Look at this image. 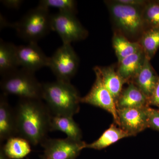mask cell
Here are the masks:
<instances>
[{
	"mask_svg": "<svg viewBox=\"0 0 159 159\" xmlns=\"http://www.w3.org/2000/svg\"><path fill=\"white\" fill-rule=\"evenodd\" d=\"M17 134L31 145L41 144L50 131L52 115L41 99H20L14 109Z\"/></svg>",
	"mask_w": 159,
	"mask_h": 159,
	"instance_id": "obj_1",
	"label": "cell"
},
{
	"mask_svg": "<svg viewBox=\"0 0 159 159\" xmlns=\"http://www.w3.org/2000/svg\"><path fill=\"white\" fill-rule=\"evenodd\" d=\"M42 85L43 99L52 116L73 117L79 112L81 97L70 81L57 80Z\"/></svg>",
	"mask_w": 159,
	"mask_h": 159,
	"instance_id": "obj_2",
	"label": "cell"
},
{
	"mask_svg": "<svg viewBox=\"0 0 159 159\" xmlns=\"http://www.w3.org/2000/svg\"><path fill=\"white\" fill-rule=\"evenodd\" d=\"M34 74L21 68L3 76L1 82L3 94L18 96L20 99L42 100V84Z\"/></svg>",
	"mask_w": 159,
	"mask_h": 159,
	"instance_id": "obj_3",
	"label": "cell"
},
{
	"mask_svg": "<svg viewBox=\"0 0 159 159\" xmlns=\"http://www.w3.org/2000/svg\"><path fill=\"white\" fill-rule=\"evenodd\" d=\"M107 6L118 31L126 38L134 37L146 29L143 9L121 4L116 1L107 2Z\"/></svg>",
	"mask_w": 159,
	"mask_h": 159,
	"instance_id": "obj_4",
	"label": "cell"
},
{
	"mask_svg": "<svg viewBox=\"0 0 159 159\" xmlns=\"http://www.w3.org/2000/svg\"><path fill=\"white\" fill-rule=\"evenodd\" d=\"M12 26L23 39L28 43H37L52 31L51 15L49 9L38 6Z\"/></svg>",
	"mask_w": 159,
	"mask_h": 159,
	"instance_id": "obj_5",
	"label": "cell"
},
{
	"mask_svg": "<svg viewBox=\"0 0 159 159\" xmlns=\"http://www.w3.org/2000/svg\"><path fill=\"white\" fill-rule=\"evenodd\" d=\"M79 63L71 44H62L50 57L48 67L57 80L70 81L77 73Z\"/></svg>",
	"mask_w": 159,
	"mask_h": 159,
	"instance_id": "obj_6",
	"label": "cell"
},
{
	"mask_svg": "<svg viewBox=\"0 0 159 159\" xmlns=\"http://www.w3.org/2000/svg\"><path fill=\"white\" fill-rule=\"evenodd\" d=\"M51 29L58 34L62 44H71L84 39L88 34L75 14L71 12L58 11L51 15Z\"/></svg>",
	"mask_w": 159,
	"mask_h": 159,
	"instance_id": "obj_7",
	"label": "cell"
},
{
	"mask_svg": "<svg viewBox=\"0 0 159 159\" xmlns=\"http://www.w3.org/2000/svg\"><path fill=\"white\" fill-rule=\"evenodd\" d=\"M96 80L89 92L80 98V102L100 107L109 112L113 117L115 123L119 126L116 101L110 93L103 84L102 78L97 66L94 68Z\"/></svg>",
	"mask_w": 159,
	"mask_h": 159,
	"instance_id": "obj_8",
	"label": "cell"
},
{
	"mask_svg": "<svg viewBox=\"0 0 159 159\" xmlns=\"http://www.w3.org/2000/svg\"><path fill=\"white\" fill-rule=\"evenodd\" d=\"M86 143L66 138L46 139L41 145L43 148L41 159H76L85 148Z\"/></svg>",
	"mask_w": 159,
	"mask_h": 159,
	"instance_id": "obj_9",
	"label": "cell"
},
{
	"mask_svg": "<svg viewBox=\"0 0 159 159\" xmlns=\"http://www.w3.org/2000/svg\"><path fill=\"white\" fill-rule=\"evenodd\" d=\"M16 54L21 68L34 73L45 67H48L50 57L44 54L37 43H29L16 46Z\"/></svg>",
	"mask_w": 159,
	"mask_h": 159,
	"instance_id": "obj_10",
	"label": "cell"
},
{
	"mask_svg": "<svg viewBox=\"0 0 159 159\" xmlns=\"http://www.w3.org/2000/svg\"><path fill=\"white\" fill-rule=\"evenodd\" d=\"M149 107L117 109L119 127L127 132L131 136H135L137 134L148 128Z\"/></svg>",
	"mask_w": 159,
	"mask_h": 159,
	"instance_id": "obj_11",
	"label": "cell"
},
{
	"mask_svg": "<svg viewBox=\"0 0 159 159\" xmlns=\"http://www.w3.org/2000/svg\"><path fill=\"white\" fill-rule=\"evenodd\" d=\"M17 134L14 110L8 102L7 95L2 94L0 98V141L7 140Z\"/></svg>",
	"mask_w": 159,
	"mask_h": 159,
	"instance_id": "obj_12",
	"label": "cell"
},
{
	"mask_svg": "<svg viewBox=\"0 0 159 159\" xmlns=\"http://www.w3.org/2000/svg\"><path fill=\"white\" fill-rule=\"evenodd\" d=\"M122 90L116 102L117 109L129 108H145L150 107L148 98L133 83Z\"/></svg>",
	"mask_w": 159,
	"mask_h": 159,
	"instance_id": "obj_13",
	"label": "cell"
},
{
	"mask_svg": "<svg viewBox=\"0 0 159 159\" xmlns=\"http://www.w3.org/2000/svg\"><path fill=\"white\" fill-rule=\"evenodd\" d=\"M145 58L142 49L118 62L117 71L125 84L132 82L142 68Z\"/></svg>",
	"mask_w": 159,
	"mask_h": 159,
	"instance_id": "obj_14",
	"label": "cell"
},
{
	"mask_svg": "<svg viewBox=\"0 0 159 159\" xmlns=\"http://www.w3.org/2000/svg\"><path fill=\"white\" fill-rule=\"evenodd\" d=\"M159 79V76L152 66L150 60L146 57L142 68L132 83L149 98Z\"/></svg>",
	"mask_w": 159,
	"mask_h": 159,
	"instance_id": "obj_15",
	"label": "cell"
},
{
	"mask_svg": "<svg viewBox=\"0 0 159 159\" xmlns=\"http://www.w3.org/2000/svg\"><path fill=\"white\" fill-rule=\"evenodd\" d=\"M50 131H59L65 134L67 138L77 141H81L82 132L73 117L52 116Z\"/></svg>",
	"mask_w": 159,
	"mask_h": 159,
	"instance_id": "obj_16",
	"label": "cell"
},
{
	"mask_svg": "<svg viewBox=\"0 0 159 159\" xmlns=\"http://www.w3.org/2000/svg\"><path fill=\"white\" fill-rule=\"evenodd\" d=\"M16 46L10 43L0 41V74L2 77L18 69Z\"/></svg>",
	"mask_w": 159,
	"mask_h": 159,
	"instance_id": "obj_17",
	"label": "cell"
},
{
	"mask_svg": "<svg viewBox=\"0 0 159 159\" xmlns=\"http://www.w3.org/2000/svg\"><path fill=\"white\" fill-rule=\"evenodd\" d=\"M132 137L127 132L113 123L96 141L90 144H86L85 148L100 150L124 138Z\"/></svg>",
	"mask_w": 159,
	"mask_h": 159,
	"instance_id": "obj_18",
	"label": "cell"
},
{
	"mask_svg": "<svg viewBox=\"0 0 159 159\" xmlns=\"http://www.w3.org/2000/svg\"><path fill=\"white\" fill-rule=\"evenodd\" d=\"M97 67L103 84L110 93L116 102L122 93L123 90L122 87L125 83L113 66Z\"/></svg>",
	"mask_w": 159,
	"mask_h": 159,
	"instance_id": "obj_19",
	"label": "cell"
},
{
	"mask_svg": "<svg viewBox=\"0 0 159 159\" xmlns=\"http://www.w3.org/2000/svg\"><path fill=\"white\" fill-rule=\"evenodd\" d=\"M31 144L21 137H13L6 140L1 148L9 159H21L31 152Z\"/></svg>",
	"mask_w": 159,
	"mask_h": 159,
	"instance_id": "obj_20",
	"label": "cell"
},
{
	"mask_svg": "<svg viewBox=\"0 0 159 159\" xmlns=\"http://www.w3.org/2000/svg\"><path fill=\"white\" fill-rule=\"evenodd\" d=\"M112 45L118 62L142 50L139 41H130L127 38L117 31L114 34Z\"/></svg>",
	"mask_w": 159,
	"mask_h": 159,
	"instance_id": "obj_21",
	"label": "cell"
},
{
	"mask_svg": "<svg viewBox=\"0 0 159 159\" xmlns=\"http://www.w3.org/2000/svg\"><path fill=\"white\" fill-rule=\"evenodd\" d=\"M145 57L152 59L159 48V28H147L139 41Z\"/></svg>",
	"mask_w": 159,
	"mask_h": 159,
	"instance_id": "obj_22",
	"label": "cell"
},
{
	"mask_svg": "<svg viewBox=\"0 0 159 159\" xmlns=\"http://www.w3.org/2000/svg\"><path fill=\"white\" fill-rule=\"evenodd\" d=\"M146 29L159 28V1L148 2L142 10Z\"/></svg>",
	"mask_w": 159,
	"mask_h": 159,
	"instance_id": "obj_23",
	"label": "cell"
},
{
	"mask_svg": "<svg viewBox=\"0 0 159 159\" xmlns=\"http://www.w3.org/2000/svg\"><path fill=\"white\" fill-rule=\"evenodd\" d=\"M38 6L49 9L53 8L58 9V11L68 12L76 14V2L74 0H41Z\"/></svg>",
	"mask_w": 159,
	"mask_h": 159,
	"instance_id": "obj_24",
	"label": "cell"
},
{
	"mask_svg": "<svg viewBox=\"0 0 159 159\" xmlns=\"http://www.w3.org/2000/svg\"><path fill=\"white\" fill-rule=\"evenodd\" d=\"M148 112V128L159 131V109H154L149 107Z\"/></svg>",
	"mask_w": 159,
	"mask_h": 159,
	"instance_id": "obj_25",
	"label": "cell"
},
{
	"mask_svg": "<svg viewBox=\"0 0 159 159\" xmlns=\"http://www.w3.org/2000/svg\"><path fill=\"white\" fill-rule=\"evenodd\" d=\"M149 106H154L159 109V79L151 97L148 98Z\"/></svg>",
	"mask_w": 159,
	"mask_h": 159,
	"instance_id": "obj_26",
	"label": "cell"
},
{
	"mask_svg": "<svg viewBox=\"0 0 159 159\" xmlns=\"http://www.w3.org/2000/svg\"><path fill=\"white\" fill-rule=\"evenodd\" d=\"M116 1L121 4L142 9L144 8L148 2V1L142 0H116Z\"/></svg>",
	"mask_w": 159,
	"mask_h": 159,
	"instance_id": "obj_27",
	"label": "cell"
},
{
	"mask_svg": "<svg viewBox=\"0 0 159 159\" xmlns=\"http://www.w3.org/2000/svg\"><path fill=\"white\" fill-rule=\"evenodd\" d=\"M3 5L9 9H18L20 8L23 1L21 0H3L1 1Z\"/></svg>",
	"mask_w": 159,
	"mask_h": 159,
	"instance_id": "obj_28",
	"label": "cell"
},
{
	"mask_svg": "<svg viewBox=\"0 0 159 159\" xmlns=\"http://www.w3.org/2000/svg\"><path fill=\"white\" fill-rule=\"evenodd\" d=\"M0 159H9V158L6 156V155L4 153V152L1 148V150H0Z\"/></svg>",
	"mask_w": 159,
	"mask_h": 159,
	"instance_id": "obj_29",
	"label": "cell"
}]
</instances>
